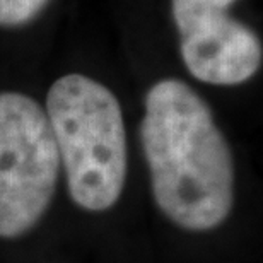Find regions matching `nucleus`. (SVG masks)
<instances>
[{"instance_id": "f257e3e1", "label": "nucleus", "mask_w": 263, "mask_h": 263, "mask_svg": "<svg viewBox=\"0 0 263 263\" xmlns=\"http://www.w3.org/2000/svg\"><path fill=\"white\" fill-rule=\"evenodd\" d=\"M140 142L154 200L171 222L210 231L228 219L234 167L212 111L180 79L156 82L145 96Z\"/></svg>"}, {"instance_id": "423d86ee", "label": "nucleus", "mask_w": 263, "mask_h": 263, "mask_svg": "<svg viewBox=\"0 0 263 263\" xmlns=\"http://www.w3.org/2000/svg\"><path fill=\"white\" fill-rule=\"evenodd\" d=\"M48 0H0V26L15 28L33 21Z\"/></svg>"}, {"instance_id": "f03ea898", "label": "nucleus", "mask_w": 263, "mask_h": 263, "mask_svg": "<svg viewBox=\"0 0 263 263\" xmlns=\"http://www.w3.org/2000/svg\"><path fill=\"white\" fill-rule=\"evenodd\" d=\"M46 118L79 207L103 212L118 202L127 178V134L122 108L106 86L82 73L51 84Z\"/></svg>"}, {"instance_id": "20e7f679", "label": "nucleus", "mask_w": 263, "mask_h": 263, "mask_svg": "<svg viewBox=\"0 0 263 263\" xmlns=\"http://www.w3.org/2000/svg\"><path fill=\"white\" fill-rule=\"evenodd\" d=\"M181 59L193 77L212 86H238L258 72L263 59L260 38L248 26H229L180 36Z\"/></svg>"}, {"instance_id": "7ed1b4c3", "label": "nucleus", "mask_w": 263, "mask_h": 263, "mask_svg": "<svg viewBox=\"0 0 263 263\" xmlns=\"http://www.w3.org/2000/svg\"><path fill=\"white\" fill-rule=\"evenodd\" d=\"M60 156L45 109L21 92H0V238L34 228L55 195Z\"/></svg>"}, {"instance_id": "39448f33", "label": "nucleus", "mask_w": 263, "mask_h": 263, "mask_svg": "<svg viewBox=\"0 0 263 263\" xmlns=\"http://www.w3.org/2000/svg\"><path fill=\"white\" fill-rule=\"evenodd\" d=\"M236 0H171L173 19L180 36L226 28L233 23L229 7Z\"/></svg>"}]
</instances>
